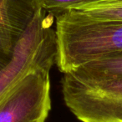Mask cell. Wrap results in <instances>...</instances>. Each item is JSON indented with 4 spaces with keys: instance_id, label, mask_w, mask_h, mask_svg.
<instances>
[{
    "instance_id": "6da1fadb",
    "label": "cell",
    "mask_w": 122,
    "mask_h": 122,
    "mask_svg": "<svg viewBox=\"0 0 122 122\" xmlns=\"http://www.w3.org/2000/svg\"><path fill=\"white\" fill-rule=\"evenodd\" d=\"M56 64L63 74L122 52V21L89 19L70 10L55 18Z\"/></svg>"
},
{
    "instance_id": "7a4b0ae2",
    "label": "cell",
    "mask_w": 122,
    "mask_h": 122,
    "mask_svg": "<svg viewBox=\"0 0 122 122\" xmlns=\"http://www.w3.org/2000/svg\"><path fill=\"white\" fill-rule=\"evenodd\" d=\"M53 21L54 17L42 7L37 11L18 44L12 60L0 70V99L30 70L37 67L51 70L56 64L58 48Z\"/></svg>"
},
{
    "instance_id": "3957f363",
    "label": "cell",
    "mask_w": 122,
    "mask_h": 122,
    "mask_svg": "<svg viewBox=\"0 0 122 122\" xmlns=\"http://www.w3.org/2000/svg\"><path fill=\"white\" fill-rule=\"evenodd\" d=\"M64 101L81 122H122V79L85 81L64 74Z\"/></svg>"
},
{
    "instance_id": "277c9868",
    "label": "cell",
    "mask_w": 122,
    "mask_h": 122,
    "mask_svg": "<svg viewBox=\"0 0 122 122\" xmlns=\"http://www.w3.org/2000/svg\"><path fill=\"white\" fill-rule=\"evenodd\" d=\"M50 70H30L0 99V122H45L51 110Z\"/></svg>"
},
{
    "instance_id": "5b68a950",
    "label": "cell",
    "mask_w": 122,
    "mask_h": 122,
    "mask_svg": "<svg viewBox=\"0 0 122 122\" xmlns=\"http://www.w3.org/2000/svg\"><path fill=\"white\" fill-rule=\"evenodd\" d=\"M40 8L39 0H0V70L12 60L18 44Z\"/></svg>"
},
{
    "instance_id": "8992f818",
    "label": "cell",
    "mask_w": 122,
    "mask_h": 122,
    "mask_svg": "<svg viewBox=\"0 0 122 122\" xmlns=\"http://www.w3.org/2000/svg\"><path fill=\"white\" fill-rule=\"evenodd\" d=\"M68 74L85 81H105L122 79V52L85 63Z\"/></svg>"
},
{
    "instance_id": "52a82bcc",
    "label": "cell",
    "mask_w": 122,
    "mask_h": 122,
    "mask_svg": "<svg viewBox=\"0 0 122 122\" xmlns=\"http://www.w3.org/2000/svg\"><path fill=\"white\" fill-rule=\"evenodd\" d=\"M80 15L97 21H122V0H101L73 9Z\"/></svg>"
},
{
    "instance_id": "ba28073f",
    "label": "cell",
    "mask_w": 122,
    "mask_h": 122,
    "mask_svg": "<svg viewBox=\"0 0 122 122\" xmlns=\"http://www.w3.org/2000/svg\"><path fill=\"white\" fill-rule=\"evenodd\" d=\"M99 1L101 0H39V3L42 9L55 19L68 11Z\"/></svg>"
}]
</instances>
